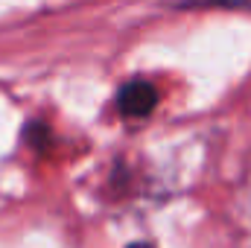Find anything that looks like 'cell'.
I'll return each instance as SVG.
<instances>
[{"label":"cell","instance_id":"obj_1","mask_svg":"<svg viewBox=\"0 0 251 248\" xmlns=\"http://www.w3.org/2000/svg\"><path fill=\"white\" fill-rule=\"evenodd\" d=\"M158 105V88L146 79H128L117 91V111L123 117H146Z\"/></svg>","mask_w":251,"mask_h":248},{"label":"cell","instance_id":"obj_2","mask_svg":"<svg viewBox=\"0 0 251 248\" xmlns=\"http://www.w3.org/2000/svg\"><path fill=\"white\" fill-rule=\"evenodd\" d=\"M178 9H251V0H176Z\"/></svg>","mask_w":251,"mask_h":248},{"label":"cell","instance_id":"obj_3","mask_svg":"<svg viewBox=\"0 0 251 248\" xmlns=\"http://www.w3.org/2000/svg\"><path fill=\"white\" fill-rule=\"evenodd\" d=\"M128 248H155V246H149V243H131Z\"/></svg>","mask_w":251,"mask_h":248}]
</instances>
